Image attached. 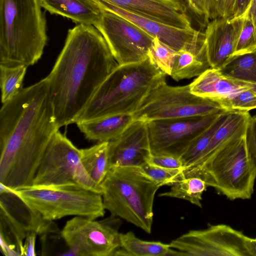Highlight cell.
<instances>
[{"instance_id": "cell-1", "label": "cell", "mask_w": 256, "mask_h": 256, "mask_svg": "<svg viewBox=\"0 0 256 256\" xmlns=\"http://www.w3.org/2000/svg\"><path fill=\"white\" fill-rule=\"evenodd\" d=\"M58 127L45 78L24 88L0 110V184L32 186L48 144Z\"/></svg>"}, {"instance_id": "cell-2", "label": "cell", "mask_w": 256, "mask_h": 256, "mask_svg": "<svg viewBox=\"0 0 256 256\" xmlns=\"http://www.w3.org/2000/svg\"><path fill=\"white\" fill-rule=\"evenodd\" d=\"M104 38L92 25L70 29L46 77L58 127L76 123L94 94L118 66Z\"/></svg>"}, {"instance_id": "cell-3", "label": "cell", "mask_w": 256, "mask_h": 256, "mask_svg": "<svg viewBox=\"0 0 256 256\" xmlns=\"http://www.w3.org/2000/svg\"><path fill=\"white\" fill-rule=\"evenodd\" d=\"M166 74L148 58L118 65L98 88L76 122L116 114H133Z\"/></svg>"}, {"instance_id": "cell-4", "label": "cell", "mask_w": 256, "mask_h": 256, "mask_svg": "<svg viewBox=\"0 0 256 256\" xmlns=\"http://www.w3.org/2000/svg\"><path fill=\"white\" fill-rule=\"evenodd\" d=\"M40 0H0V64L33 66L48 42Z\"/></svg>"}, {"instance_id": "cell-5", "label": "cell", "mask_w": 256, "mask_h": 256, "mask_svg": "<svg viewBox=\"0 0 256 256\" xmlns=\"http://www.w3.org/2000/svg\"><path fill=\"white\" fill-rule=\"evenodd\" d=\"M100 185L104 208L111 216L151 232L154 198L160 186L140 168H111Z\"/></svg>"}, {"instance_id": "cell-6", "label": "cell", "mask_w": 256, "mask_h": 256, "mask_svg": "<svg viewBox=\"0 0 256 256\" xmlns=\"http://www.w3.org/2000/svg\"><path fill=\"white\" fill-rule=\"evenodd\" d=\"M183 175L202 177L208 186L230 200L250 199L256 168L248 152L245 134L228 142L200 164L184 170Z\"/></svg>"}, {"instance_id": "cell-7", "label": "cell", "mask_w": 256, "mask_h": 256, "mask_svg": "<svg viewBox=\"0 0 256 256\" xmlns=\"http://www.w3.org/2000/svg\"><path fill=\"white\" fill-rule=\"evenodd\" d=\"M15 192L44 219L50 221L68 216L96 220L105 213L102 194L80 186H29Z\"/></svg>"}, {"instance_id": "cell-8", "label": "cell", "mask_w": 256, "mask_h": 256, "mask_svg": "<svg viewBox=\"0 0 256 256\" xmlns=\"http://www.w3.org/2000/svg\"><path fill=\"white\" fill-rule=\"evenodd\" d=\"M69 186L82 187L101 194L102 192L100 185L91 178L83 166L80 150L58 130L48 144L30 186Z\"/></svg>"}, {"instance_id": "cell-9", "label": "cell", "mask_w": 256, "mask_h": 256, "mask_svg": "<svg viewBox=\"0 0 256 256\" xmlns=\"http://www.w3.org/2000/svg\"><path fill=\"white\" fill-rule=\"evenodd\" d=\"M217 100L193 94L190 84L173 86L166 82L152 90L132 114L134 120H156L206 116L226 111Z\"/></svg>"}, {"instance_id": "cell-10", "label": "cell", "mask_w": 256, "mask_h": 256, "mask_svg": "<svg viewBox=\"0 0 256 256\" xmlns=\"http://www.w3.org/2000/svg\"><path fill=\"white\" fill-rule=\"evenodd\" d=\"M120 219L96 221L75 216L66 223L60 236L73 256H112L120 248Z\"/></svg>"}, {"instance_id": "cell-11", "label": "cell", "mask_w": 256, "mask_h": 256, "mask_svg": "<svg viewBox=\"0 0 256 256\" xmlns=\"http://www.w3.org/2000/svg\"><path fill=\"white\" fill-rule=\"evenodd\" d=\"M94 26L104 38L118 64L140 62L148 58L154 38L132 22L102 9Z\"/></svg>"}, {"instance_id": "cell-12", "label": "cell", "mask_w": 256, "mask_h": 256, "mask_svg": "<svg viewBox=\"0 0 256 256\" xmlns=\"http://www.w3.org/2000/svg\"><path fill=\"white\" fill-rule=\"evenodd\" d=\"M220 114L147 122L152 154L180 158Z\"/></svg>"}, {"instance_id": "cell-13", "label": "cell", "mask_w": 256, "mask_h": 256, "mask_svg": "<svg viewBox=\"0 0 256 256\" xmlns=\"http://www.w3.org/2000/svg\"><path fill=\"white\" fill-rule=\"evenodd\" d=\"M245 235L230 226L210 225L191 230L172 240V248L193 256H248Z\"/></svg>"}, {"instance_id": "cell-14", "label": "cell", "mask_w": 256, "mask_h": 256, "mask_svg": "<svg viewBox=\"0 0 256 256\" xmlns=\"http://www.w3.org/2000/svg\"><path fill=\"white\" fill-rule=\"evenodd\" d=\"M96 0L102 9L132 22L175 51L186 49L200 52L206 49L204 32L175 28L118 8L104 1Z\"/></svg>"}, {"instance_id": "cell-15", "label": "cell", "mask_w": 256, "mask_h": 256, "mask_svg": "<svg viewBox=\"0 0 256 256\" xmlns=\"http://www.w3.org/2000/svg\"><path fill=\"white\" fill-rule=\"evenodd\" d=\"M0 184V219L24 236L30 232L42 236L58 232L53 221L44 219L36 210L28 206L15 190Z\"/></svg>"}, {"instance_id": "cell-16", "label": "cell", "mask_w": 256, "mask_h": 256, "mask_svg": "<svg viewBox=\"0 0 256 256\" xmlns=\"http://www.w3.org/2000/svg\"><path fill=\"white\" fill-rule=\"evenodd\" d=\"M110 168L140 167L152 154L147 122L134 120L118 137L108 143Z\"/></svg>"}, {"instance_id": "cell-17", "label": "cell", "mask_w": 256, "mask_h": 256, "mask_svg": "<svg viewBox=\"0 0 256 256\" xmlns=\"http://www.w3.org/2000/svg\"><path fill=\"white\" fill-rule=\"evenodd\" d=\"M246 12L237 18L214 19L206 25L204 44L212 68L219 70L232 58Z\"/></svg>"}, {"instance_id": "cell-18", "label": "cell", "mask_w": 256, "mask_h": 256, "mask_svg": "<svg viewBox=\"0 0 256 256\" xmlns=\"http://www.w3.org/2000/svg\"><path fill=\"white\" fill-rule=\"evenodd\" d=\"M166 25L194 29L179 4L172 0H102Z\"/></svg>"}, {"instance_id": "cell-19", "label": "cell", "mask_w": 256, "mask_h": 256, "mask_svg": "<svg viewBox=\"0 0 256 256\" xmlns=\"http://www.w3.org/2000/svg\"><path fill=\"white\" fill-rule=\"evenodd\" d=\"M190 84L194 94L218 102L249 88L242 82L224 76L219 70L210 68L198 76Z\"/></svg>"}, {"instance_id": "cell-20", "label": "cell", "mask_w": 256, "mask_h": 256, "mask_svg": "<svg viewBox=\"0 0 256 256\" xmlns=\"http://www.w3.org/2000/svg\"><path fill=\"white\" fill-rule=\"evenodd\" d=\"M42 8L79 24L94 26L102 9L96 0H40Z\"/></svg>"}, {"instance_id": "cell-21", "label": "cell", "mask_w": 256, "mask_h": 256, "mask_svg": "<svg viewBox=\"0 0 256 256\" xmlns=\"http://www.w3.org/2000/svg\"><path fill=\"white\" fill-rule=\"evenodd\" d=\"M134 120L132 114H116L76 124L86 139L109 142L120 135Z\"/></svg>"}, {"instance_id": "cell-22", "label": "cell", "mask_w": 256, "mask_h": 256, "mask_svg": "<svg viewBox=\"0 0 256 256\" xmlns=\"http://www.w3.org/2000/svg\"><path fill=\"white\" fill-rule=\"evenodd\" d=\"M120 248L114 252L112 256H186L184 252L172 248L170 244L142 240L131 231L124 234L120 233Z\"/></svg>"}, {"instance_id": "cell-23", "label": "cell", "mask_w": 256, "mask_h": 256, "mask_svg": "<svg viewBox=\"0 0 256 256\" xmlns=\"http://www.w3.org/2000/svg\"><path fill=\"white\" fill-rule=\"evenodd\" d=\"M210 68L206 50L182 49L176 52L170 76L176 81L198 77Z\"/></svg>"}, {"instance_id": "cell-24", "label": "cell", "mask_w": 256, "mask_h": 256, "mask_svg": "<svg viewBox=\"0 0 256 256\" xmlns=\"http://www.w3.org/2000/svg\"><path fill=\"white\" fill-rule=\"evenodd\" d=\"M108 142H99L88 148L80 149L82 164L91 178L100 185L109 170Z\"/></svg>"}, {"instance_id": "cell-25", "label": "cell", "mask_w": 256, "mask_h": 256, "mask_svg": "<svg viewBox=\"0 0 256 256\" xmlns=\"http://www.w3.org/2000/svg\"><path fill=\"white\" fill-rule=\"evenodd\" d=\"M170 189L160 194L159 196L180 198L202 208V195L208 186L198 176L183 177L170 185Z\"/></svg>"}, {"instance_id": "cell-26", "label": "cell", "mask_w": 256, "mask_h": 256, "mask_svg": "<svg viewBox=\"0 0 256 256\" xmlns=\"http://www.w3.org/2000/svg\"><path fill=\"white\" fill-rule=\"evenodd\" d=\"M219 70L230 79L256 84V50L232 57Z\"/></svg>"}, {"instance_id": "cell-27", "label": "cell", "mask_w": 256, "mask_h": 256, "mask_svg": "<svg viewBox=\"0 0 256 256\" xmlns=\"http://www.w3.org/2000/svg\"><path fill=\"white\" fill-rule=\"evenodd\" d=\"M236 0H186L192 11L206 27L212 20L232 18Z\"/></svg>"}, {"instance_id": "cell-28", "label": "cell", "mask_w": 256, "mask_h": 256, "mask_svg": "<svg viewBox=\"0 0 256 256\" xmlns=\"http://www.w3.org/2000/svg\"><path fill=\"white\" fill-rule=\"evenodd\" d=\"M231 110L220 114L214 122L192 142L181 156L184 170L193 166L208 146L216 132L227 118Z\"/></svg>"}, {"instance_id": "cell-29", "label": "cell", "mask_w": 256, "mask_h": 256, "mask_svg": "<svg viewBox=\"0 0 256 256\" xmlns=\"http://www.w3.org/2000/svg\"><path fill=\"white\" fill-rule=\"evenodd\" d=\"M27 68L24 65L0 64V86L2 104L12 99L22 90Z\"/></svg>"}, {"instance_id": "cell-30", "label": "cell", "mask_w": 256, "mask_h": 256, "mask_svg": "<svg viewBox=\"0 0 256 256\" xmlns=\"http://www.w3.org/2000/svg\"><path fill=\"white\" fill-rule=\"evenodd\" d=\"M176 52L154 38L149 48L148 58L162 72L170 76Z\"/></svg>"}, {"instance_id": "cell-31", "label": "cell", "mask_w": 256, "mask_h": 256, "mask_svg": "<svg viewBox=\"0 0 256 256\" xmlns=\"http://www.w3.org/2000/svg\"><path fill=\"white\" fill-rule=\"evenodd\" d=\"M142 172L160 187L170 186L181 178L184 168L170 169L152 165L148 162L140 167Z\"/></svg>"}, {"instance_id": "cell-32", "label": "cell", "mask_w": 256, "mask_h": 256, "mask_svg": "<svg viewBox=\"0 0 256 256\" xmlns=\"http://www.w3.org/2000/svg\"><path fill=\"white\" fill-rule=\"evenodd\" d=\"M246 12L242 28L232 56L256 50V29Z\"/></svg>"}, {"instance_id": "cell-33", "label": "cell", "mask_w": 256, "mask_h": 256, "mask_svg": "<svg viewBox=\"0 0 256 256\" xmlns=\"http://www.w3.org/2000/svg\"><path fill=\"white\" fill-rule=\"evenodd\" d=\"M220 102L227 110L249 112L256 108V94L248 88Z\"/></svg>"}, {"instance_id": "cell-34", "label": "cell", "mask_w": 256, "mask_h": 256, "mask_svg": "<svg viewBox=\"0 0 256 256\" xmlns=\"http://www.w3.org/2000/svg\"><path fill=\"white\" fill-rule=\"evenodd\" d=\"M146 162L154 166L170 169L184 168L180 158L172 156L152 154Z\"/></svg>"}, {"instance_id": "cell-35", "label": "cell", "mask_w": 256, "mask_h": 256, "mask_svg": "<svg viewBox=\"0 0 256 256\" xmlns=\"http://www.w3.org/2000/svg\"><path fill=\"white\" fill-rule=\"evenodd\" d=\"M245 139L248 152L256 168V114L250 116L248 120Z\"/></svg>"}, {"instance_id": "cell-36", "label": "cell", "mask_w": 256, "mask_h": 256, "mask_svg": "<svg viewBox=\"0 0 256 256\" xmlns=\"http://www.w3.org/2000/svg\"><path fill=\"white\" fill-rule=\"evenodd\" d=\"M172 0L177 2L181 7L184 14L190 22L192 26L194 29L200 32H202V30L204 29L205 30V26L196 14L192 11L186 0Z\"/></svg>"}, {"instance_id": "cell-37", "label": "cell", "mask_w": 256, "mask_h": 256, "mask_svg": "<svg viewBox=\"0 0 256 256\" xmlns=\"http://www.w3.org/2000/svg\"><path fill=\"white\" fill-rule=\"evenodd\" d=\"M38 234L34 232H29L24 244L22 256H34L36 255L35 244L36 237Z\"/></svg>"}, {"instance_id": "cell-38", "label": "cell", "mask_w": 256, "mask_h": 256, "mask_svg": "<svg viewBox=\"0 0 256 256\" xmlns=\"http://www.w3.org/2000/svg\"><path fill=\"white\" fill-rule=\"evenodd\" d=\"M252 0H236L232 18L242 16L250 7Z\"/></svg>"}, {"instance_id": "cell-39", "label": "cell", "mask_w": 256, "mask_h": 256, "mask_svg": "<svg viewBox=\"0 0 256 256\" xmlns=\"http://www.w3.org/2000/svg\"><path fill=\"white\" fill-rule=\"evenodd\" d=\"M245 246L248 256H256V238L245 236Z\"/></svg>"}, {"instance_id": "cell-40", "label": "cell", "mask_w": 256, "mask_h": 256, "mask_svg": "<svg viewBox=\"0 0 256 256\" xmlns=\"http://www.w3.org/2000/svg\"><path fill=\"white\" fill-rule=\"evenodd\" d=\"M248 14L256 29V0H252L251 6L248 10Z\"/></svg>"}, {"instance_id": "cell-41", "label": "cell", "mask_w": 256, "mask_h": 256, "mask_svg": "<svg viewBox=\"0 0 256 256\" xmlns=\"http://www.w3.org/2000/svg\"><path fill=\"white\" fill-rule=\"evenodd\" d=\"M242 83L248 86L250 90L256 94V84L242 82Z\"/></svg>"}]
</instances>
